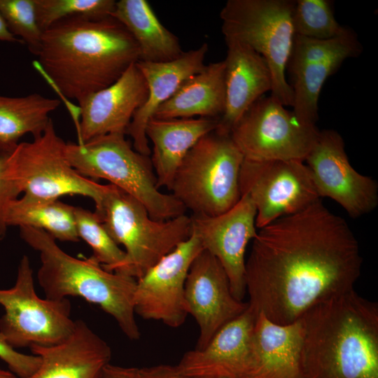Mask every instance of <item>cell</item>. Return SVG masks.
I'll return each mask as SVG.
<instances>
[{
	"label": "cell",
	"instance_id": "obj_1",
	"mask_svg": "<svg viewBox=\"0 0 378 378\" xmlns=\"http://www.w3.org/2000/svg\"><path fill=\"white\" fill-rule=\"evenodd\" d=\"M361 265L349 225L318 200L259 229L245 265L248 302L257 314L290 324L354 289Z\"/></svg>",
	"mask_w": 378,
	"mask_h": 378
},
{
	"label": "cell",
	"instance_id": "obj_2",
	"mask_svg": "<svg viewBox=\"0 0 378 378\" xmlns=\"http://www.w3.org/2000/svg\"><path fill=\"white\" fill-rule=\"evenodd\" d=\"M38 62L60 93L79 101L115 83L139 59L136 43L113 17H74L43 31Z\"/></svg>",
	"mask_w": 378,
	"mask_h": 378
},
{
	"label": "cell",
	"instance_id": "obj_3",
	"mask_svg": "<svg viewBox=\"0 0 378 378\" xmlns=\"http://www.w3.org/2000/svg\"><path fill=\"white\" fill-rule=\"evenodd\" d=\"M302 378H378V304L354 289L300 318Z\"/></svg>",
	"mask_w": 378,
	"mask_h": 378
},
{
	"label": "cell",
	"instance_id": "obj_4",
	"mask_svg": "<svg viewBox=\"0 0 378 378\" xmlns=\"http://www.w3.org/2000/svg\"><path fill=\"white\" fill-rule=\"evenodd\" d=\"M20 235L39 253L37 279L46 298H83L111 315L130 340L140 338L134 308L136 279L107 271L92 256L79 259L69 255L43 230L22 227Z\"/></svg>",
	"mask_w": 378,
	"mask_h": 378
},
{
	"label": "cell",
	"instance_id": "obj_5",
	"mask_svg": "<svg viewBox=\"0 0 378 378\" xmlns=\"http://www.w3.org/2000/svg\"><path fill=\"white\" fill-rule=\"evenodd\" d=\"M94 213L112 239L125 248L115 272L136 280L192 232L191 216L153 219L140 202L110 183Z\"/></svg>",
	"mask_w": 378,
	"mask_h": 378
},
{
	"label": "cell",
	"instance_id": "obj_6",
	"mask_svg": "<svg viewBox=\"0 0 378 378\" xmlns=\"http://www.w3.org/2000/svg\"><path fill=\"white\" fill-rule=\"evenodd\" d=\"M125 135L108 134L83 144L66 143V158L83 176L107 180L136 199L153 219L166 220L185 214L186 208L172 194L158 188L149 156L136 151Z\"/></svg>",
	"mask_w": 378,
	"mask_h": 378
},
{
	"label": "cell",
	"instance_id": "obj_7",
	"mask_svg": "<svg viewBox=\"0 0 378 378\" xmlns=\"http://www.w3.org/2000/svg\"><path fill=\"white\" fill-rule=\"evenodd\" d=\"M244 156L230 134L216 130L188 151L170 190L194 216H217L240 199L239 178Z\"/></svg>",
	"mask_w": 378,
	"mask_h": 378
},
{
	"label": "cell",
	"instance_id": "obj_8",
	"mask_svg": "<svg viewBox=\"0 0 378 378\" xmlns=\"http://www.w3.org/2000/svg\"><path fill=\"white\" fill-rule=\"evenodd\" d=\"M294 1L228 0L220 13L224 38L239 41L266 61L272 74L271 96L293 106V92L286 79L295 31Z\"/></svg>",
	"mask_w": 378,
	"mask_h": 378
},
{
	"label": "cell",
	"instance_id": "obj_9",
	"mask_svg": "<svg viewBox=\"0 0 378 378\" xmlns=\"http://www.w3.org/2000/svg\"><path fill=\"white\" fill-rule=\"evenodd\" d=\"M66 144L51 119L41 135L32 141L19 143L6 157L8 179L19 194L48 200L81 195L92 199L97 206L107 185L79 174L66 158Z\"/></svg>",
	"mask_w": 378,
	"mask_h": 378
},
{
	"label": "cell",
	"instance_id": "obj_10",
	"mask_svg": "<svg viewBox=\"0 0 378 378\" xmlns=\"http://www.w3.org/2000/svg\"><path fill=\"white\" fill-rule=\"evenodd\" d=\"M0 332L14 349L52 346L66 340L72 333L75 321L71 303L66 298L51 300L39 298L34 288L33 270L27 255L21 258L15 285L0 289Z\"/></svg>",
	"mask_w": 378,
	"mask_h": 378
},
{
	"label": "cell",
	"instance_id": "obj_11",
	"mask_svg": "<svg viewBox=\"0 0 378 378\" xmlns=\"http://www.w3.org/2000/svg\"><path fill=\"white\" fill-rule=\"evenodd\" d=\"M319 131L316 125L301 123L270 95L253 103L230 135L245 159L304 162Z\"/></svg>",
	"mask_w": 378,
	"mask_h": 378
},
{
	"label": "cell",
	"instance_id": "obj_12",
	"mask_svg": "<svg viewBox=\"0 0 378 378\" xmlns=\"http://www.w3.org/2000/svg\"><path fill=\"white\" fill-rule=\"evenodd\" d=\"M239 185L240 195H246L255 208L258 229L297 214L320 200L310 172L300 160L244 158Z\"/></svg>",
	"mask_w": 378,
	"mask_h": 378
},
{
	"label": "cell",
	"instance_id": "obj_13",
	"mask_svg": "<svg viewBox=\"0 0 378 378\" xmlns=\"http://www.w3.org/2000/svg\"><path fill=\"white\" fill-rule=\"evenodd\" d=\"M361 50L356 34L349 28L328 40L295 35L286 69L293 92L292 111L301 123L316 125L319 95L326 80L345 59L358 56Z\"/></svg>",
	"mask_w": 378,
	"mask_h": 378
},
{
	"label": "cell",
	"instance_id": "obj_14",
	"mask_svg": "<svg viewBox=\"0 0 378 378\" xmlns=\"http://www.w3.org/2000/svg\"><path fill=\"white\" fill-rule=\"evenodd\" d=\"M304 162L319 197L335 201L351 218L368 214L377 206V181L352 167L337 131H319Z\"/></svg>",
	"mask_w": 378,
	"mask_h": 378
},
{
	"label": "cell",
	"instance_id": "obj_15",
	"mask_svg": "<svg viewBox=\"0 0 378 378\" xmlns=\"http://www.w3.org/2000/svg\"><path fill=\"white\" fill-rule=\"evenodd\" d=\"M203 249L192 231L189 238L137 279L134 296L135 314L171 328L182 326L188 315L185 300L186 278L193 260Z\"/></svg>",
	"mask_w": 378,
	"mask_h": 378
},
{
	"label": "cell",
	"instance_id": "obj_16",
	"mask_svg": "<svg viewBox=\"0 0 378 378\" xmlns=\"http://www.w3.org/2000/svg\"><path fill=\"white\" fill-rule=\"evenodd\" d=\"M255 217V208L246 195H241L232 207L219 215L191 216L192 231L203 248L218 260L227 276L233 295L241 301L246 291V246L258 233Z\"/></svg>",
	"mask_w": 378,
	"mask_h": 378
},
{
	"label": "cell",
	"instance_id": "obj_17",
	"mask_svg": "<svg viewBox=\"0 0 378 378\" xmlns=\"http://www.w3.org/2000/svg\"><path fill=\"white\" fill-rule=\"evenodd\" d=\"M188 314L199 327L195 349H204L225 324L242 314L248 302L233 295L227 276L218 260L203 249L193 260L185 284Z\"/></svg>",
	"mask_w": 378,
	"mask_h": 378
},
{
	"label": "cell",
	"instance_id": "obj_18",
	"mask_svg": "<svg viewBox=\"0 0 378 378\" xmlns=\"http://www.w3.org/2000/svg\"><path fill=\"white\" fill-rule=\"evenodd\" d=\"M257 313L248 305L223 326L202 349L187 351L176 368L188 378H248Z\"/></svg>",
	"mask_w": 378,
	"mask_h": 378
},
{
	"label": "cell",
	"instance_id": "obj_19",
	"mask_svg": "<svg viewBox=\"0 0 378 378\" xmlns=\"http://www.w3.org/2000/svg\"><path fill=\"white\" fill-rule=\"evenodd\" d=\"M136 63L115 83L78 102V144L108 134H126L134 114L148 97L146 82Z\"/></svg>",
	"mask_w": 378,
	"mask_h": 378
},
{
	"label": "cell",
	"instance_id": "obj_20",
	"mask_svg": "<svg viewBox=\"0 0 378 378\" xmlns=\"http://www.w3.org/2000/svg\"><path fill=\"white\" fill-rule=\"evenodd\" d=\"M225 104L216 130L230 134L247 110L272 90V78L265 59L248 45L233 38H225Z\"/></svg>",
	"mask_w": 378,
	"mask_h": 378
},
{
	"label": "cell",
	"instance_id": "obj_21",
	"mask_svg": "<svg viewBox=\"0 0 378 378\" xmlns=\"http://www.w3.org/2000/svg\"><path fill=\"white\" fill-rule=\"evenodd\" d=\"M207 51L208 44L204 43L197 48L183 52L172 61L136 63L148 87V97L134 114L126 133L132 137V146L136 151L146 156L150 155L146 135L147 123L187 78L204 69Z\"/></svg>",
	"mask_w": 378,
	"mask_h": 378
},
{
	"label": "cell",
	"instance_id": "obj_22",
	"mask_svg": "<svg viewBox=\"0 0 378 378\" xmlns=\"http://www.w3.org/2000/svg\"><path fill=\"white\" fill-rule=\"evenodd\" d=\"M30 349L41 364L28 378H97L111 358L109 345L82 320L62 342Z\"/></svg>",
	"mask_w": 378,
	"mask_h": 378
},
{
	"label": "cell",
	"instance_id": "obj_23",
	"mask_svg": "<svg viewBox=\"0 0 378 378\" xmlns=\"http://www.w3.org/2000/svg\"><path fill=\"white\" fill-rule=\"evenodd\" d=\"M300 319L275 323L258 314L252 336V363L248 378H302Z\"/></svg>",
	"mask_w": 378,
	"mask_h": 378
},
{
	"label": "cell",
	"instance_id": "obj_24",
	"mask_svg": "<svg viewBox=\"0 0 378 378\" xmlns=\"http://www.w3.org/2000/svg\"><path fill=\"white\" fill-rule=\"evenodd\" d=\"M219 118L159 119L146 125V135L153 145L150 158L159 189L170 190L174 176L192 147L204 135L215 130Z\"/></svg>",
	"mask_w": 378,
	"mask_h": 378
},
{
	"label": "cell",
	"instance_id": "obj_25",
	"mask_svg": "<svg viewBox=\"0 0 378 378\" xmlns=\"http://www.w3.org/2000/svg\"><path fill=\"white\" fill-rule=\"evenodd\" d=\"M225 104L224 61L210 63L187 78L156 111L159 119L220 118Z\"/></svg>",
	"mask_w": 378,
	"mask_h": 378
},
{
	"label": "cell",
	"instance_id": "obj_26",
	"mask_svg": "<svg viewBox=\"0 0 378 378\" xmlns=\"http://www.w3.org/2000/svg\"><path fill=\"white\" fill-rule=\"evenodd\" d=\"M111 17L134 39L139 52V61L167 62L183 52L177 36L160 22L146 0L116 1Z\"/></svg>",
	"mask_w": 378,
	"mask_h": 378
},
{
	"label": "cell",
	"instance_id": "obj_27",
	"mask_svg": "<svg viewBox=\"0 0 378 378\" xmlns=\"http://www.w3.org/2000/svg\"><path fill=\"white\" fill-rule=\"evenodd\" d=\"M60 105L58 99L38 93L10 97L0 95V155L8 156L27 134L41 135Z\"/></svg>",
	"mask_w": 378,
	"mask_h": 378
},
{
	"label": "cell",
	"instance_id": "obj_28",
	"mask_svg": "<svg viewBox=\"0 0 378 378\" xmlns=\"http://www.w3.org/2000/svg\"><path fill=\"white\" fill-rule=\"evenodd\" d=\"M75 206L59 200H48L23 195L8 204L4 225L29 227L46 231L54 239L62 241H78Z\"/></svg>",
	"mask_w": 378,
	"mask_h": 378
},
{
	"label": "cell",
	"instance_id": "obj_29",
	"mask_svg": "<svg viewBox=\"0 0 378 378\" xmlns=\"http://www.w3.org/2000/svg\"><path fill=\"white\" fill-rule=\"evenodd\" d=\"M74 215L79 239L90 246L92 256L105 270L115 272L125 259L124 250L112 239L94 211L75 206Z\"/></svg>",
	"mask_w": 378,
	"mask_h": 378
},
{
	"label": "cell",
	"instance_id": "obj_30",
	"mask_svg": "<svg viewBox=\"0 0 378 378\" xmlns=\"http://www.w3.org/2000/svg\"><path fill=\"white\" fill-rule=\"evenodd\" d=\"M293 24L295 35L317 40L334 38L348 28L337 22L327 0L295 1Z\"/></svg>",
	"mask_w": 378,
	"mask_h": 378
},
{
	"label": "cell",
	"instance_id": "obj_31",
	"mask_svg": "<svg viewBox=\"0 0 378 378\" xmlns=\"http://www.w3.org/2000/svg\"><path fill=\"white\" fill-rule=\"evenodd\" d=\"M38 24L44 31L63 19L83 17L102 19L111 16L114 0H35Z\"/></svg>",
	"mask_w": 378,
	"mask_h": 378
},
{
	"label": "cell",
	"instance_id": "obj_32",
	"mask_svg": "<svg viewBox=\"0 0 378 378\" xmlns=\"http://www.w3.org/2000/svg\"><path fill=\"white\" fill-rule=\"evenodd\" d=\"M0 12L9 31L37 56L43 31L38 22L35 0H0Z\"/></svg>",
	"mask_w": 378,
	"mask_h": 378
},
{
	"label": "cell",
	"instance_id": "obj_33",
	"mask_svg": "<svg viewBox=\"0 0 378 378\" xmlns=\"http://www.w3.org/2000/svg\"><path fill=\"white\" fill-rule=\"evenodd\" d=\"M0 358L6 363L9 370L19 378L29 377L41 364L39 356L18 352L7 342L1 332Z\"/></svg>",
	"mask_w": 378,
	"mask_h": 378
},
{
	"label": "cell",
	"instance_id": "obj_34",
	"mask_svg": "<svg viewBox=\"0 0 378 378\" xmlns=\"http://www.w3.org/2000/svg\"><path fill=\"white\" fill-rule=\"evenodd\" d=\"M6 157L0 155V239L4 238L7 231L3 222L6 206L10 200L19 195L13 183L7 178Z\"/></svg>",
	"mask_w": 378,
	"mask_h": 378
},
{
	"label": "cell",
	"instance_id": "obj_35",
	"mask_svg": "<svg viewBox=\"0 0 378 378\" xmlns=\"http://www.w3.org/2000/svg\"><path fill=\"white\" fill-rule=\"evenodd\" d=\"M137 378H188L181 374L176 365H158L137 368Z\"/></svg>",
	"mask_w": 378,
	"mask_h": 378
},
{
	"label": "cell",
	"instance_id": "obj_36",
	"mask_svg": "<svg viewBox=\"0 0 378 378\" xmlns=\"http://www.w3.org/2000/svg\"><path fill=\"white\" fill-rule=\"evenodd\" d=\"M97 378H137V368L106 364Z\"/></svg>",
	"mask_w": 378,
	"mask_h": 378
},
{
	"label": "cell",
	"instance_id": "obj_37",
	"mask_svg": "<svg viewBox=\"0 0 378 378\" xmlns=\"http://www.w3.org/2000/svg\"><path fill=\"white\" fill-rule=\"evenodd\" d=\"M0 41L8 43H20L23 42L16 36H15L8 29L6 23L0 12Z\"/></svg>",
	"mask_w": 378,
	"mask_h": 378
},
{
	"label": "cell",
	"instance_id": "obj_38",
	"mask_svg": "<svg viewBox=\"0 0 378 378\" xmlns=\"http://www.w3.org/2000/svg\"><path fill=\"white\" fill-rule=\"evenodd\" d=\"M0 378H19L10 370H6L0 368Z\"/></svg>",
	"mask_w": 378,
	"mask_h": 378
}]
</instances>
